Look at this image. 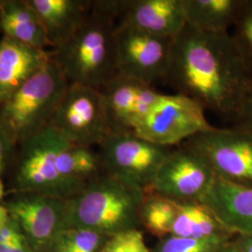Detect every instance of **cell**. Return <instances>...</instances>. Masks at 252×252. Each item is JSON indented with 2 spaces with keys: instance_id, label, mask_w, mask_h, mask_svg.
<instances>
[{
  "instance_id": "cell-1",
  "label": "cell",
  "mask_w": 252,
  "mask_h": 252,
  "mask_svg": "<svg viewBox=\"0 0 252 252\" xmlns=\"http://www.w3.org/2000/svg\"><path fill=\"white\" fill-rule=\"evenodd\" d=\"M165 80L178 94L234 122L252 88V75L230 32H204L188 25L174 39Z\"/></svg>"
},
{
  "instance_id": "cell-2",
  "label": "cell",
  "mask_w": 252,
  "mask_h": 252,
  "mask_svg": "<svg viewBox=\"0 0 252 252\" xmlns=\"http://www.w3.org/2000/svg\"><path fill=\"white\" fill-rule=\"evenodd\" d=\"M124 1H93L79 29L54 48L52 60L69 84L100 90L116 74V30Z\"/></svg>"
},
{
  "instance_id": "cell-3",
  "label": "cell",
  "mask_w": 252,
  "mask_h": 252,
  "mask_svg": "<svg viewBox=\"0 0 252 252\" xmlns=\"http://www.w3.org/2000/svg\"><path fill=\"white\" fill-rule=\"evenodd\" d=\"M146 191L107 173L66 200L63 229H82L111 237L141 226Z\"/></svg>"
},
{
  "instance_id": "cell-4",
  "label": "cell",
  "mask_w": 252,
  "mask_h": 252,
  "mask_svg": "<svg viewBox=\"0 0 252 252\" xmlns=\"http://www.w3.org/2000/svg\"><path fill=\"white\" fill-rule=\"evenodd\" d=\"M68 85L52 60L0 104V128L13 147L49 126Z\"/></svg>"
},
{
  "instance_id": "cell-5",
  "label": "cell",
  "mask_w": 252,
  "mask_h": 252,
  "mask_svg": "<svg viewBox=\"0 0 252 252\" xmlns=\"http://www.w3.org/2000/svg\"><path fill=\"white\" fill-rule=\"evenodd\" d=\"M66 143L61 135L47 126L20 145L16 181L22 192L69 199L87 185L63 178L56 168L57 154Z\"/></svg>"
},
{
  "instance_id": "cell-6",
  "label": "cell",
  "mask_w": 252,
  "mask_h": 252,
  "mask_svg": "<svg viewBox=\"0 0 252 252\" xmlns=\"http://www.w3.org/2000/svg\"><path fill=\"white\" fill-rule=\"evenodd\" d=\"M48 126L68 143L91 148L111 134L101 92L79 84L68 85Z\"/></svg>"
},
{
  "instance_id": "cell-7",
  "label": "cell",
  "mask_w": 252,
  "mask_h": 252,
  "mask_svg": "<svg viewBox=\"0 0 252 252\" xmlns=\"http://www.w3.org/2000/svg\"><path fill=\"white\" fill-rule=\"evenodd\" d=\"M99 147L107 174L146 192L173 149L154 144L134 132H112Z\"/></svg>"
},
{
  "instance_id": "cell-8",
  "label": "cell",
  "mask_w": 252,
  "mask_h": 252,
  "mask_svg": "<svg viewBox=\"0 0 252 252\" xmlns=\"http://www.w3.org/2000/svg\"><path fill=\"white\" fill-rule=\"evenodd\" d=\"M205 111L199 103L186 95L164 94L134 133L154 144L175 148L213 127Z\"/></svg>"
},
{
  "instance_id": "cell-9",
  "label": "cell",
  "mask_w": 252,
  "mask_h": 252,
  "mask_svg": "<svg viewBox=\"0 0 252 252\" xmlns=\"http://www.w3.org/2000/svg\"><path fill=\"white\" fill-rule=\"evenodd\" d=\"M216 178L212 165L202 153L181 144L173 148L165 158L150 191L177 202H200Z\"/></svg>"
},
{
  "instance_id": "cell-10",
  "label": "cell",
  "mask_w": 252,
  "mask_h": 252,
  "mask_svg": "<svg viewBox=\"0 0 252 252\" xmlns=\"http://www.w3.org/2000/svg\"><path fill=\"white\" fill-rule=\"evenodd\" d=\"M183 144L202 153L218 178L252 187V131L213 126Z\"/></svg>"
},
{
  "instance_id": "cell-11",
  "label": "cell",
  "mask_w": 252,
  "mask_h": 252,
  "mask_svg": "<svg viewBox=\"0 0 252 252\" xmlns=\"http://www.w3.org/2000/svg\"><path fill=\"white\" fill-rule=\"evenodd\" d=\"M174 39L149 35L130 27L116 30L117 74L153 85L166 79Z\"/></svg>"
},
{
  "instance_id": "cell-12",
  "label": "cell",
  "mask_w": 252,
  "mask_h": 252,
  "mask_svg": "<svg viewBox=\"0 0 252 252\" xmlns=\"http://www.w3.org/2000/svg\"><path fill=\"white\" fill-rule=\"evenodd\" d=\"M67 199L24 193L6 204L34 252H44L63 229Z\"/></svg>"
},
{
  "instance_id": "cell-13",
  "label": "cell",
  "mask_w": 252,
  "mask_h": 252,
  "mask_svg": "<svg viewBox=\"0 0 252 252\" xmlns=\"http://www.w3.org/2000/svg\"><path fill=\"white\" fill-rule=\"evenodd\" d=\"M112 132H134L164 94L153 85L116 74L101 89Z\"/></svg>"
},
{
  "instance_id": "cell-14",
  "label": "cell",
  "mask_w": 252,
  "mask_h": 252,
  "mask_svg": "<svg viewBox=\"0 0 252 252\" xmlns=\"http://www.w3.org/2000/svg\"><path fill=\"white\" fill-rule=\"evenodd\" d=\"M119 25L175 39L187 24L182 0H125Z\"/></svg>"
},
{
  "instance_id": "cell-15",
  "label": "cell",
  "mask_w": 252,
  "mask_h": 252,
  "mask_svg": "<svg viewBox=\"0 0 252 252\" xmlns=\"http://www.w3.org/2000/svg\"><path fill=\"white\" fill-rule=\"evenodd\" d=\"M234 235H252V187L217 177L200 201Z\"/></svg>"
},
{
  "instance_id": "cell-16",
  "label": "cell",
  "mask_w": 252,
  "mask_h": 252,
  "mask_svg": "<svg viewBox=\"0 0 252 252\" xmlns=\"http://www.w3.org/2000/svg\"><path fill=\"white\" fill-rule=\"evenodd\" d=\"M51 61L52 56L46 51L3 36L0 39V104Z\"/></svg>"
},
{
  "instance_id": "cell-17",
  "label": "cell",
  "mask_w": 252,
  "mask_h": 252,
  "mask_svg": "<svg viewBox=\"0 0 252 252\" xmlns=\"http://www.w3.org/2000/svg\"><path fill=\"white\" fill-rule=\"evenodd\" d=\"M28 3L41 20L54 49L79 29L93 5V1L85 0H28Z\"/></svg>"
},
{
  "instance_id": "cell-18",
  "label": "cell",
  "mask_w": 252,
  "mask_h": 252,
  "mask_svg": "<svg viewBox=\"0 0 252 252\" xmlns=\"http://www.w3.org/2000/svg\"><path fill=\"white\" fill-rule=\"evenodd\" d=\"M0 28L4 36L37 50L46 51L52 46L41 20L28 0H1Z\"/></svg>"
},
{
  "instance_id": "cell-19",
  "label": "cell",
  "mask_w": 252,
  "mask_h": 252,
  "mask_svg": "<svg viewBox=\"0 0 252 252\" xmlns=\"http://www.w3.org/2000/svg\"><path fill=\"white\" fill-rule=\"evenodd\" d=\"M186 24L204 32H229L245 0H182Z\"/></svg>"
},
{
  "instance_id": "cell-20",
  "label": "cell",
  "mask_w": 252,
  "mask_h": 252,
  "mask_svg": "<svg viewBox=\"0 0 252 252\" xmlns=\"http://www.w3.org/2000/svg\"><path fill=\"white\" fill-rule=\"evenodd\" d=\"M170 235L193 239H227L231 234L203 203L178 202V213Z\"/></svg>"
},
{
  "instance_id": "cell-21",
  "label": "cell",
  "mask_w": 252,
  "mask_h": 252,
  "mask_svg": "<svg viewBox=\"0 0 252 252\" xmlns=\"http://www.w3.org/2000/svg\"><path fill=\"white\" fill-rule=\"evenodd\" d=\"M56 168L67 180L88 183L100 176L103 163L99 153L91 147L66 143L56 157Z\"/></svg>"
},
{
  "instance_id": "cell-22",
  "label": "cell",
  "mask_w": 252,
  "mask_h": 252,
  "mask_svg": "<svg viewBox=\"0 0 252 252\" xmlns=\"http://www.w3.org/2000/svg\"><path fill=\"white\" fill-rule=\"evenodd\" d=\"M178 213V202L152 191L146 192L140 209L141 226L162 239L170 235Z\"/></svg>"
},
{
  "instance_id": "cell-23",
  "label": "cell",
  "mask_w": 252,
  "mask_h": 252,
  "mask_svg": "<svg viewBox=\"0 0 252 252\" xmlns=\"http://www.w3.org/2000/svg\"><path fill=\"white\" fill-rule=\"evenodd\" d=\"M227 239H193L168 235L160 239L152 252H219Z\"/></svg>"
},
{
  "instance_id": "cell-24",
  "label": "cell",
  "mask_w": 252,
  "mask_h": 252,
  "mask_svg": "<svg viewBox=\"0 0 252 252\" xmlns=\"http://www.w3.org/2000/svg\"><path fill=\"white\" fill-rule=\"evenodd\" d=\"M108 238L88 230L64 229L57 234L53 241L62 244L76 252H101Z\"/></svg>"
},
{
  "instance_id": "cell-25",
  "label": "cell",
  "mask_w": 252,
  "mask_h": 252,
  "mask_svg": "<svg viewBox=\"0 0 252 252\" xmlns=\"http://www.w3.org/2000/svg\"><path fill=\"white\" fill-rule=\"evenodd\" d=\"M234 27V43L252 77V0H245Z\"/></svg>"
},
{
  "instance_id": "cell-26",
  "label": "cell",
  "mask_w": 252,
  "mask_h": 252,
  "mask_svg": "<svg viewBox=\"0 0 252 252\" xmlns=\"http://www.w3.org/2000/svg\"><path fill=\"white\" fill-rule=\"evenodd\" d=\"M101 252H152L147 247L139 229L131 230L109 237Z\"/></svg>"
},
{
  "instance_id": "cell-27",
  "label": "cell",
  "mask_w": 252,
  "mask_h": 252,
  "mask_svg": "<svg viewBox=\"0 0 252 252\" xmlns=\"http://www.w3.org/2000/svg\"><path fill=\"white\" fill-rule=\"evenodd\" d=\"M26 239L17 221L9 216L7 222L0 228V246L12 247Z\"/></svg>"
},
{
  "instance_id": "cell-28",
  "label": "cell",
  "mask_w": 252,
  "mask_h": 252,
  "mask_svg": "<svg viewBox=\"0 0 252 252\" xmlns=\"http://www.w3.org/2000/svg\"><path fill=\"white\" fill-rule=\"evenodd\" d=\"M236 123V126L252 132V88L245 99L240 116Z\"/></svg>"
},
{
  "instance_id": "cell-29",
  "label": "cell",
  "mask_w": 252,
  "mask_h": 252,
  "mask_svg": "<svg viewBox=\"0 0 252 252\" xmlns=\"http://www.w3.org/2000/svg\"><path fill=\"white\" fill-rule=\"evenodd\" d=\"M12 148L13 145L9 142V139L0 128V176L4 169L5 163L9 158V153Z\"/></svg>"
},
{
  "instance_id": "cell-30",
  "label": "cell",
  "mask_w": 252,
  "mask_h": 252,
  "mask_svg": "<svg viewBox=\"0 0 252 252\" xmlns=\"http://www.w3.org/2000/svg\"><path fill=\"white\" fill-rule=\"evenodd\" d=\"M0 252H34V251L26 239L12 247L0 246Z\"/></svg>"
},
{
  "instance_id": "cell-31",
  "label": "cell",
  "mask_w": 252,
  "mask_h": 252,
  "mask_svg": "<svg viewBox=\"0 0 252 252\" xmlns=\"http://www.w3.org/2000/svg\"><path fill=\"white\" fill-rule=\"evenodd\" d=\"M234 242L243 252H252V235H238Z\"/></svg>"
},
{
  "instance_id": "cell-32",
  "label": "cell",
  "mask_w": 252,
  "mask_h": 252,
  "mask_svg": "<svg viewBox=\"0 0 252 252\" xmlns=\"http://www.w3.org/2000/svg\"><path fill=\"white\" fill-rule=\"evenodd\" d=\"M219 252H243L240 248L237 246V244L235 243L233 240L230 241L229 243L226 244L225 246Z\"/></svg>"
},
{
  "instance_id": "cell-33",
  "label": "cell",
  "mask_w": 252,
  "mask_h": 252,
  "mask_svg": "<svg viewBox=\"0 0 252 252\" xmlns=\"http://www.w3.org/2000/svg\"><path fill=\"white\" fill-rule=\"evenodd\" d=\"M9 218V213L8 208L6 207V206L0 205V228L7 222Z\"/></svg>"
},
{
  "instance_id": "cell-34",
  "label": "cell",
  "mask_w": 252,
  "mask_h": 252,
  "mask_svg": "<svg viewBox=\"0 0 252 252\" xmlns=\"http://www.w3.org/2000/svg\"><path fill=\"white\" fill-rule=\"evenodd\" d=\"M4 196V186H3V183H2V180L0 178V201L2 200Z\"/></svg>"
}]
</instances>
